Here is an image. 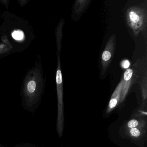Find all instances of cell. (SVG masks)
<instances>
[{
	"label": "cell",
	"mask_w": 147,
	"mask_h": 147,
	"mask_svg": "<svg viewBox=\"0 0 147 147\" xmlns=\"http://www.w3.org/2000/svg\"><path fill=\"white\" fill-rule=\"evenodd\" d=\"M13 37L16 40H21L24 38V34L22 32L20 31H15L13 33Z\"/></svg>",
	"instance_id": "obj_11"
},
{
	"label": "cell",
	"mask_w": 147,
	"mask_h": 147,
	"mask_svg": "<svg viewBox=\"0 0 147 147\" xmlns=\"http://www.w3.org/2000/svg\"><path fill=\"white\" fill-rule=\"evenodd\" d=\"M125 16L128 26L135 35L146 30V9L140 6H131L127 9Z\"/></svg>",
	"instance_id": "obj_2"
},
{
	"label": "cell",
	"mask_w": 147,
	"mask_h": 147,
	"mask_svg": "<svg viewBox=\"0 0 147 147\" xmlns=\"http://www.w3.org/2000/svg\"><path fill=\"white\" fill-rule=\"evenodd\" d=\"M147 121L144 118L133 119L129 121L124 126L125 129L132 128H147Z\"/></svg>",
	"instance_id": "obj_9"
},
{
	"label": "cell",
	"mask_w": 147,
	"mask_h": 147,
	"mask_svg": "<svg viewBox=\"0 0 147 147\" xmlns=\"http://www.w3.org/2000/svg\"><path fill=\"white\" fill-rule=\"evenodd\" d=\"M43 78L40 71L33 69L27 75L23 85V94L25 102L28 107L38 102L43 88Z\"/></svg>",
	"instance_id": "obj_1"
},
{
	"label": "cell",
	"mask_w": 147,
	"mask_h": 147,
	"mask_svg": "<svg viewBox=\"0 0 147 147\" xmlns=\"http://www.w3.org/2000/svg\"><path fill=\"white\" fill-rule=\"evenodd\" d=\"M115 38V35H112L106 46L105 50L103 52L102 55V64L103 68L106 67L108 65L112 56V53L114 49V45Z\"/></svg>",
	"instance_id": "obj_6"
},
{
	"label": "cell",
	"mask_w": 147,
	"mask_h": 147,
	"mask_svg": "<svg viewBox=\"0 0 147 147\" xmlns=\"http://www.w3.org/2000/svg\"><path fill=\"white\" fill-rule=\"evenodd\" d=\"M123 79L118 84L117 86L114 91L111 98L109 103L107 109V113L108 114L110 113L116 107L117 105L121 100V94L122 90Z\"/></svg>",
	"instance_id": "obj_5"
},
{
	"label": "cell",
	"mask_w": 147,
	"mask_h": 147,
	"mask_svg": "<svg viewBox=\"0 0 147 147\" xmlns=\"http://www.w3.org/2000/svg\"><path fill=\"white\" fill-rule=\"evenodd\" d=\"M121 65L123 68H124V69H128L130 66V63L128 60H123L122 62Z\"/></svg>",
	"instance_id": "obj_12"
},
{
	"label": "cell",
	"mask_w": 147,
	"mask_h": 147,
	"mask_svg": "<svg viewBox=\"0 0 147 147\" xmlns=\"http://www.w3.org/2000/svg\"><path fill=\"white\" fill-rule=\"evenodd\" d=\"M133 71L132 69H128L126 71L123 79L122 90L121 96V102H123L130 87V83L133 76Z\"/></svg>",
	"instance_id": "obj_7"
},
{
	"label": "cell",
	"mask_w": 147,
	"mask_h": 147,
	"mask_svg": "<svg viewBox=\"0 0 147 147\" xmlns=\"http://www.w3.org/2000/svg\"><path fill=\"white\" fill-rule=\"evenodd\" d=\"M9 1L10 0H0L1 3L6 7L7 9H8Z\"/></svg>",
	"instance_id": "obj_13"
},
{
	"label": "cell",
	"mask_w": 147,
	"mask_h": 147,
	"mask_svg": "<svg viewBox=\"0 0 147 147\" xmlns=\"http://www.w3.org/2000/svg\"><path fill=\"white\" fill-rule=\"evenodd\" d=\"M7 40V41H5V43L0 44V53L8 52L12 48V46L8 41L7 43H6Z\"/></svg>",
	"instance_id": "obj_10"
},
{
	"label": "cell",
	"mask_w": 147,
	"mask_h": 147,
	"mask_svg": "<svg viewBox=\"0 0 147 147\" xmlns=\"http://www.w3.org/2000/svg\"><path fill=\"white\" fill-rule=\"evenodd\" d=\"M57 95H58V112L57 117V129L58 135L60 138L63 136L64 124V104H63V85L62 73L60 69V58H58V69L56 73Z\"/></svg>",
	"instance_id": "obj_3"
},
{
	"label": "cell",
	"mask_w": 147,
	"mask_h": 147,
	"mask_svg": "<svg viewBox=\"0 0 147 147\" xmlns=\"http://www.w3.org/2000/svg\"><path fill=\"white\" fill-rule=\"evenodd\" d=\"M126 134L128 137L135 140H138L143 137L147 132V128H132L125 129Z\"/></svg>",
	"instance_id": "obj_8"
},
{
	"label": "cell",
	"mask_w": 147,
	"mask_h": 147,
	"mask_svg": "<svg viewBox=\"0 0 147 147\" xmlns=\"http://www.w3.org/2000/svg\"><path fill=\"white\" fill-rule=\"evenodd\" d=\"M93 0H74L72 9V19L78 20L85 12Z\"/></svg>",
	"instance_id": "obj_4"
},
{
	"label": "cell",
	"mask_w": 147,
	"mask_h": 147,
	"mask_svg": "<svg viewBox=\"0 0 147 147\" xmlns=\"http://www.w3.org/2000/svg\"><path fill=\"white\" fill-rule=\"evenodd\" d=\"M30 0H18V3L21 7L26 5Z\"/></svg>",
	"instance_id": "obj_14"
}]
</instances>
